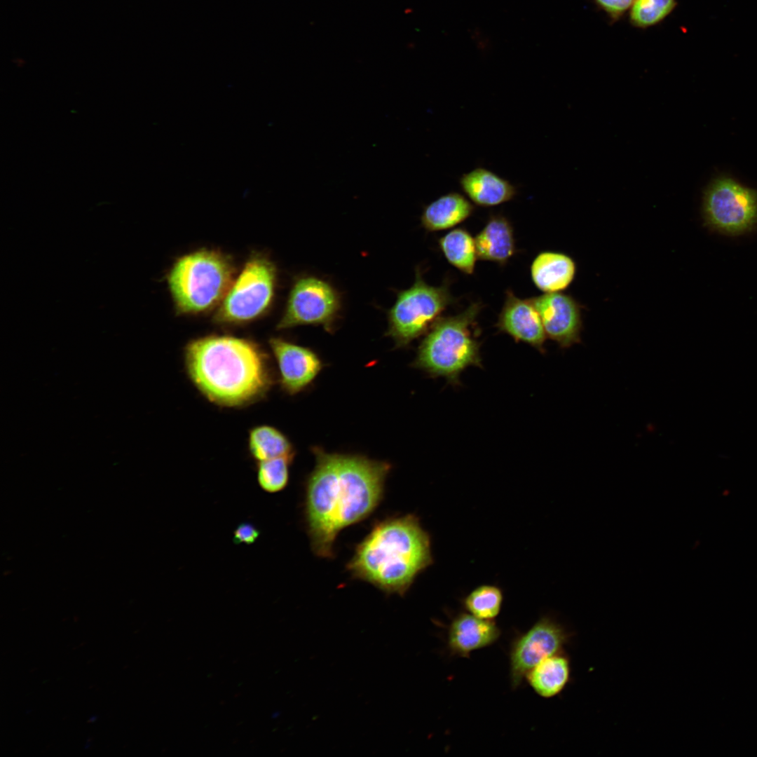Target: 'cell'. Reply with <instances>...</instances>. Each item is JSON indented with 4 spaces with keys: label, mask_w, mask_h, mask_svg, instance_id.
Returning a JSON list of instances; mask_svg holds the SVG:
<instances>
[{
    "label": "cell",
    "mask_w": 757,
    "mask_h": 757,
    "mask_svg": "<svg viewBox=\"0 0 757 757\" xmlns=\"http://www.w3.org/2000/svg\"><path fill=\"white\" fill-rule=\"evenodd\" d=\"M313 453L315 465L306 482L305 522L314 554L332 558L339 533L367 519L381 503L391 465L318 447Z\"/></svg>",
    "instance_id": "obj_1"
},
{
    "label": "cell",
    "mask_w": 757,
    "mask_h": 757,
    "mask_svg": "<svg viewBox=\"0 0 757 757\" xmlns=\"http://www.w3.org/2000/svg\"><path fill=\"white\" fill-rule=\"evenodd\" d=\"M184 360L188 377L208 401L240 408L265 397L274 376L267 353L256 341L211 334L188 342Z\"/></svg>",
    "instance_id": "obj_2"
},
{
    "label": "cell",
    "mask_w": 757,
    "mask_h": 757,
    "mask_svg": "<svg viewBox=\"0 0 757 757\" xmlns=\"http://www.w3.org/2000/svg\"><path fill=\"white\" fill-rule=\"evenodd\" d=\"M433 562L430 537L414 514L376 522L346 565L352 578L403 596Z\"/></svg>",
    "instance_id": "obj_3"
},
{
    "label": "cell",
    "mask_w": 757,
    "mask_h": 757,
    "mask_svg": "<svg viewBox=\"0 0 757 757\" xmlns=\"http://www.w3.org/2000/svg\"><path fill=\"white\" fill-rule=\"evenodd\" d=\"M235 275L232 259L217 250L203 248L179 257L166 278L175 313L196 315L217 308Z\"/></svg>",
    "instance_id": "obj_4"
},
{
    "label": "cell",
    "mask_w": 757,
    "mask_h": 757,
    "mask_svg": "<svg viewBox=\"0 0 757 757\" xmlns=\"http://www.w3.org/2000/svg\"><path fill=\"white\" fill-rule=\"evenodd\" d=\"M478 302L454 315L440 317L418 347L414 365L433 377H444L459 385L461 374L468 367L482 366L477 316Z\"/></svg>",
    "instance_id": "obj_5"
},
{
    "label": "cell",
    "mask_w": 757,
    "mask_h": 757,
    "mask_svg": "<svg viewBox=\"0 0 757 757\" xmlns=\"http://www.w3.org/2000/svg\"><path fill=\"white\" fill-rule=\"evenodd\" d=\"M277 268L261 253H253L236 275L213 322L222 326L245 325L261 318L271 308L277 285Z\"/></svg>",
    "instance_id": "obj_6"
},
{
    "label": "cell",
    "mask_w": 757,
    "mask_h": 757,
    "mask_svg": "<svg viewBox=\"0 0 757 757\" xmlns=\"http://www.w3.org/2000/svg\"><path fill=\"white\" fill-rule=\"evenodd\" d=\"M453 302L447 283L437 287L430 285L417 271L413 285L398 293L388 312L387 334L397 346H407L427 333Z\"/></svg>",
    "instance_id": "obj_7"
},
{
    "label": "cell",
    "mask_w": 757,
    "mask_h": 757,
    "mask_svg": "<svg viewBox=\"0 0 757 757\" xmlns=\"http://www.w3.org/2000/svg\"><path fill=\"white\" fill-rule=\"evenodd\" d=\"M340 307V297L328 282L312 276L301 277L292 287L276 328L317 325L331 332Z\"/></svg>",
    "instance_id": "obj_8"
},
{
    "label": "cell",
    "mask_w": 757,
    "mask_h": 757,
    "mask_svg": "<svg viewBox=\"0 0 757 757\" xmlns=\"http://www.w3.org/2000/svg\"><path fill=\"white\" fill-rule=\"evenodd\" d=\"M704 213L709 224L723 231L748 230L757 222V190L730 178H718L705 191Z\"/></svg>",
    "instance_id": "obj_9"
},
{
    "label": "cell",
    "mask_w": 757,
    "mask_h": 757,
    "mask_svg": "<svg viewBox=\"0 0 757 757\" xmlns=\"http://www.w3.org/2000/svg\"><path fill=\"white\" fill-rule=\"evenodd\" d=\"M573 634L554 617H541L512 643L510 651V677L517 689L527 674L545 658L564 650Z\"/></svg>",
    "instance_id": "obj_10"
},
{
    "label": "cell",
    "mask_w": 757,
    "mask_h": 757,
    "mask_svg": "<svg viewBox=\"0 0 757 757\" xmlns=\"http://www.w3.org/2000/svg\"><path fill=\"white\" fill-rule=\"evenodd\" d=\"M538 311L547 337L562 348L581 341L583 306L570 294L544 293L530 298Z\"/></svg>",
    "instance_id": "obj_11"
},
{
    "label": "cell",
    "mask_w": 757,
    "mask_h": 757,
    "mask_svg": "<svg viewBox=\"0 0 757 757\" xmlns=\"http://www.w3.org/2000/svg\"><path fill=\"white\" fill-rule=\"evenodd\" d=\"M268 344L278 365L280 387L290 395L304 390L322 368L321 360L310 348L278 337L271 338Z\"/></svg>",
    "instance_id": "obj_12"
},
{
    "label": "cell",
    "mask_w": 757,
    "mask_h": 757,
    "mask_svg": "<svg viewBox=\"0 0 757 757\" xmlns=\"http://www.w3.org/2000/svg\"><path fill=\"white\" fill-rule=\"evenodd\" d=\"M496 326L516 341L528 343L544 353L547 335L540 316L530 299H520L512 290H507Z\"/></svg>",
    "instance_id": "obj_13"
},
{
    "label": "cell",
    "mask_w": 757,
    "mask_h": 757,
    "mask_svg": "<svg viewBox=\"0 0 757 757\" xmlns=\"http://www.w3.org/2000/svg\"><path fill=\"white\" fill-rule=\"evenodd\" d=\"M501 634L493 620H486L469 613H461L451 621L447 646L451 655L469 657L471 653L495 643Z\"/></svg>",
    "instance_id": "obj_14"
},
{
    "label": "cell",
    "mask_w": 757,
    "mask_h": 757,
    "mask_svg": "<svg viewBox=\"0 0 757 757\" xmlns=\"http://www.w3.org/2000/svg\"><path fill=\"white\" fill-rule=\"evenodd\" d=\"M530 271L533 284L540 291L544 293L562 292L573 282L577 264L566 253L543 251L533 260Z\"/></svg>",
    "instance_id": "obj_15"
},
{
    "label": "cell",
    "mask_w": 757,
    "mask_h": 757,
    "mask_svg": "<svg viewBox=\"0 0 757 757\" xmlns=\"http://www.w3.org/2000/svg\"><path fill=\"white\" fill-rule=\"evenodd\" d=\"M461 189L475 205L492 207L512 200L516 187L508 180L495 172L476 168L463 174L459 179Z\"/></svg>",
    "instance_id": "obj_16"
},
{
    "label": "cell",
    "mask_w": 757,
    "mask_h": 757,
    "mask_svg": "<svg viewBox=\"0 0 757 757\" xmlns=\"http://www.w3.org/2000/svg\"><path fill=\"white\" fill-rule=\"evenodd\" d=\"M478 259L505 265L515 253L514 229L507 218L492 214L475 238Z\"/></svg>",
    "instance_id": "obj_17"
},
{
    "label": "cell",
    "mask_w": 757,
    "mask_h": 757,
    "mask_svg": "<svg viewBox=\"0 0 757 757\" xmlns=\"http://www.w3.org/2000/svg\"><path fill=\"white\" fill-rule=\"evenodd\" d=\"M571 677V660L564 650L542 660L527 674L525 679L538 695L550 699L561 693Z\"/></svg>",
    "instance_id": "obj_18"
},
{
    "label": "cell",
    "mask_w": 757,
    "mask_h": 757,
    "mask_svg": "<svg viewBox=\"0 0 757 757\" xmlns=\"http://www.w3.org/2000/svg\"><path fill=\"white\" fill-rule=\"evenodd\" d=\"M474 210V205L463 195L449 193L425 207L421 224L430 231L446 230L467 219Z\"/></svg>",
    "instance_id": "obj_19"
},
{
    "label": "cell",
    "mask_w": 757,
    "mask_h": 757,
    "mask_svg": "<svg viewBox=\"0 0 757 757\" xmlns=\"http://www.w3.org/2000/svg\"><path fill=\"white\" fill-rule=\"evenodd\" d=\"M247 448L256 463L280 457L294 459L295 455L289 439L278 429L268 425H257L249 430Z\"/></svg>",
    "instance_id": "obj_20"
},
{
    "label": "cell",
    "mask_w": 757,
    "mask_h": 757,
    "mask_svg": "<svg viewBox=\"0 0 757 757\" xmlns=\"http://www.w3.org/2000/svg\"><path fill=\"white\" fill-rule=\"evenodd\" d=\"M439 245L450 264L465 274L473 273L478 257L475 238L466 229L450 231L439 240Z\"/></svg>",
    "instance_id": "obj_21"
},
{
    "label": "cell",
    "mask_w": 757,
    "mask_h": 757,
    "mask_svg": "<svg viewBox=\"0 0 757 757\" xmlns=\"http://www.w3.org/2000/svg\"><path fill=\"white\" fill-rule=\"evenodd\" d=\"M503 596L501 589L491 585L476 587L463 599L468 613L481 619L493 620L500 613Z\"/></svg>",
    "instance_id": "obj_22"
},
{
    "label": "cell",
    "mask_w": 757,
    "mask_h": 757,
    "mask_svg": "<svg viewBox=\"0 0 757 757\" xmlns=\"http://www.w3.org/2000/svg\"><path fill=\"white\" fill-rule=\"evenodd\" d=\"M293 459L280 457L256 463L259 486L266 492L274 493L283 490L289 478V467Z\"/></svg>",
    "instance_id": "obj_23"
},
{
    "label": "cell",
    "mask_w": 757,
    "mask_h": 757,
    "mask_svg": "<svg viewBox=\"0 0 757 757\" xmlns=\"http://www.w3.org/2000/svg\"><path fill=\"white\" fill-rule=\"evenodd\" d=\"M676 6V0H635L630 9V21L646 28L663 20Z\"/></svg>",
    "instance_id": "obj_24"
},
{
    "label": "cell",
    "mask_w": 757,
    "mask_h": 757,
    "mask_svg": "<svg viewBox=\"0 0 757 757\" xmlns=\"http://www.w3.org/2000/svg\"><path fill=\"white\" fill-rule=\"evenodd\" d=\"M260 534L259 529L252 523L242 522L233 533V541L236 545H251L256 542Z\"/></svg>",
    "instance_id": "obj_25"
},
{
    "label": "cell",
    "mask_w": 757,
    "mask_h": 757,
    "mask_svg": "<svg viewBox=\"0 0 757 757\" xmlns=\"http://www.w3.org/2000/svg\"><path fill=\"white\" fill-rule=\"evenodd\" d=\"M635 0H594L596 4L602 8L611 18L616 20L620 18L629 8L632 7Z\"/></svg>",
    "instance_id": "obj_26"
}]
</instances>
